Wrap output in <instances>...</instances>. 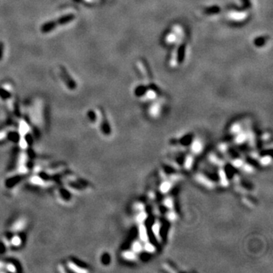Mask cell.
<instances>
[{
    "instance_id": "cell-1",
    "label": "cell",
    "mask_w": 273,
    "mask_h": 273,
    "mask_svg": "<svg viewBox=\"0 0 273 273\" xmlns=\"http://www.w3.org/2000/svg\"><path fill=\"white\" fill-rule=\"evenodd\" d=\"M60 75H61V78H62L63 81L64 82L66 86L68 87V89L70 90L76 89V87H77V84H76L75 81L71 77V75L68 74L67 70H66L63 66H61V67H60Z\"/></svg>"
},
{
    "instance_id": "cell-2",
    "label": "cell",
    "mask_w": 273,
    "mask_h": 273,
    "mask_svg": "<svg viewBox=\"0 0 273 273\" xmlns=\"http://www.w3.org/2000/svg\"><path fill=\"white\" fill-rule=\"evenodd\" d=\"M57 25H58V24H57L56 21H49L46 22L42 25L41 28H40V31L43 34H48V33L52 32L54 29H55Z\"/></svg>"
},
{
    "instance_id": "cell-3",
    "label": "cell",
    "mask_w": 273,
    "mask_h": 273,
    "mask_svg": "<svg viewBox=\"0 0 273 273\" xmlns=\"http://www.w3.org/2000/svg\"><path fill=\"white\" fill-rule=\"evenodd\" d=\"M74 18H75V16H74V15L67 14V15H64L60 17L56 22H57V24L59 25H67V24L70 23L71 21H72L73 20H74Z\"/></svg>"
},
{
    "instance_id": "cell-4",
    "label": "cell",
    "mask_w": 273,
    "mask_h": 273,
    "mask_svg": "<svg viewBox=\"0 0 273 273\" xmlns=\"http://www.w3.org/2000/svg\"><path fill=\"white\" fill-rule=\"evenodd\" d=\"M10 97H11V94L8 90L0 87V98L3 100H6Z\"/></svg>"
},
{
    "instance_id": "cell-5",
    "label": "cell",
    "mask_w": 273,
    "mask_h": 273,
    "mask_svg": "<svg viewBox=\"0 0 273 273\" xmlns=\"http://www.w3.org/2000/svg\"><path fill=\"white\" fill-rule=\"evenodd\" d=\"M140 236L143 241H146L147 240V234H146V230L144 226H141L140 229Z\"/></svg>"
},
{
    "instance_id": "cell-6",
    "label": "cell",
    "mask_w": 273,
    "mask_h": 273,
    "mask_svg": "<svg viewBox=\"0 0 273 273\" xmlns=\"http://www.w3.org/2000/svg\"><path fill=\"white\" fill-rule=\"evenodd\" d=\"M25 223L22 220H19V221H17L14 224V225L12 226V229L14 230H20V229H23L25 227Z\"/></svg>"
},
{
    "instance_id": "cell-7",
    "label": "cell",
    "mask_w": 273,
    "mask_h": 273,
    "mask_svg": "<svg viewBox=\"0 0 273 273\" xmlns=\"http://www.w3.org/2000/svg\"><path fill=\"white\" fill-rule=\"evenodd\" d=\"M21 244V238H19V236H15L12 238L11 244H12V245L17 247V246L20 245Z\"/></svg>"
},
{
    "instance_id": "cell-8",
    "label": "cell",
    "mask_w": 273,
    "mask_h": 273,
    "mask_svg": "<svg viewBox=\"0 0 273 273\" xmlns=\"http://www.w3.org/2000/svg\"><path fill=\"white\" fill-rule=\"evenodd\" d=\"M192 150H193V152L195 153H199L201 150V144L199 142H194L192 146Z\"/></svg>"
},
{
    "instance_id": "cell-9",
    "label": "cell",
    "mask_w": 273,
    "mask_h": 273,
    "mask_svg": "<svg viewBox=\"0 0 273 273\" xmlns=\"http://www.w3.org/2000/svg\"><path fill=\"white\" fill-rule=\"evenodd\" d=\"M170 187L171 185L169 182H164L161 186V190L163 193H166L170 189Z\"/></svg>"
},
{
    "instance_id": "cell-10",
    "label": "cell",
    "mask_w": 273,
    "mask_h": 273,
    "mask_svg": "<svg viewBox=\"0 0 273 273\" xmlns=\"http://www.w3.org/2000/svg\"><path fill=\"white\" fill-rule=\"evenodd\" d=\"M123 256L127 259H133L135 258L134 254H133V253H131V252L129 251L124 252V253H123Z\"/></svg>"
},
{
    "instance_id": "cell-11",
    "label": "cell",
    "mask_w": 273,
    "mask_h": 273,
    "mask_svg": "<svg viewBox=\"0 0 273 273\" xmlns=\"http://www.w3.org/2000/svg\"><path fill=\"white\" fill-rule=\"evenodd\" d=\"M132 248H133V251L139 252L141 250V245H140L138 242H135L134 244H133V246H132Z\"/></svg>"
},
{
    "instance_id": "cell-12",
    "label": "cell",
    "mask_w": 273,
    "mask_h": 273,
    "mask_svg": "<svg viewBox=\"0 0 273 273\" xmlns=\"http://www.w3.org/2000/svg\"><path fill=\"white\" fill-rule=\"evenodd\" d=\"M3 53H4V44L2 42L0 41V61L2 59V58H3Z\"/></svg>"
},
{
    "instance_id": "cell-13",
    "label": "cell",
    "mask_w": 273,
    "mask_h": 273,
    "mask_svg": "<svg viewBox=\"0 0 273 273\" xmlns=\"http://www.w3.org/2000/svg\"><path fill=\"white\" fill-rule=\"evenodd\" d=\"M244 140H245V135L243 134V133L238 135L236 138V140L238 143H242Z\"/></svg>"
},
{
    "instance_id": "cell-14",
    "label": "cell",
    "mask_w": 273,
    "mask_h": 273,
    "mask_svg": "<svg viewBox=\"0 0 273 273\" xmlns=\"http://www.w3.org/2000/svg\"><path fill=\"white\" fill-rule=\"evenodd\" d=\"M145 249H146V250L149 252H152L154 250L153 246L151 244H149V243L146 244V245H145Z\"/></svg>"
},
{
    "instance_id": "cell-15",
    "label": "cell",
    "mask_w": 273,
    "mask_h": 273,
    "mask_svg": "<svg viewBox=\"0 0 273 273\" xmlns=\"http://www.w3.org/2000/svg\"><path fill=\"white\" fill-rule=\"evenodd\" d=\"M270 161H271V159L269 158V157H264V158H262V160H261V162H262V164H264V165H267V164H268V163H270Z\"/></svg>"
},
{
    "instance_id": "cell-16",
    "label": "cell",
    "mask_w": 273,
    "mask_h": 273,
    "mask_svg": "<svg viewBox=\"0 0 273 273\" xmlns=\"http://www.w3.org/2000/svg\"><path fill=\"white\" fill-rule=\"evenodd\" d=\"M172 200L171 199H167L166 201H165V205H166L167 207L171 208L172 207Z\"/></svg>"
},
{
    "instance_id": "cell-17",
    "label": "cell",
    "mask_w": 273,
    "mask_h": 273,
    "mask_svg": "<svg viewBox=\"0 0 273 273\" xmlns=\"http://www.w3.org/2000/svg\"><path fill=\"white\" fill-rule=\"evenodd\" d=\"M145 219H146V214L143 213V212H141L137 217V219H138L139 222H143V220H145Z\"/></svg>"
},
{
    "instance_id": "cell-18",
    "label": "cell",
    "mask_w": 273,
    "mask_h": 273,
    "mask_svg": "<svg viewBox=\"0 0 273 273\" xmlns=\"http://www.w3.org/2000/svg\"><path fill=\"white\" fill-rule=\"evenodd\" d=\"M240 130V126L238 124H235V125L232 126V131L234 133H237Z\"/></svg>"
},
{
    "instance_id": "cell-19",
    "label": "cell",
    "mask_w": 273,
    "mask_h": 273,
    "mask_svg": "<svg viewBox=\"0 0 273 273\" xmlns=\"http://www.w3.org/2000/svg\"><path fill=\"white\" fill-rule=\"evenodd\" d=\"M192 162H193V160H192L191 157H188V158L187 159V161H186V167L190 168L192 164Z\"/></svg>"
},
{
    "instance_id": "cell-20",
    "label": "cell",
    "mask_w": 273,
    "mask_h": 273,
    "mask_svg": "<svg viewBox=\"0 0 273 273\" xmlns=\"http://www.w3.org/2000/svg\"><path fill=\"white\" fill-rule=\"evenodd\" d=\"M169 219H175V214L173 212H170V214L169 215Z\"/></svg>"
},
{
    "instance_id": "cell-21",
    "label": "cell",
    "mask_w": 273,
    "mask_h": 273,
    "mask_svg": "<svg viewBox=\"0 0 273 273\" xmlns=\"http://www.w3.org/2000/svg\"><path fill=\"white\" fill-rule=\"evenodd\" d=\"M241 164H242V163H241V160H236V161L235 162V165L236 166H241Z\"/></svg>"
},
{
    "instance_id": "cell-22",
    "label": "cell",
    "mask_w": 273,
    "mask_h": 273,
    "mask_svg": "<svg viewBox=\"0 0 273 273\" xmlns=\"http://www.w3.org/2000/svg\"><path fill=\"white\" fill-rule=\"evenodd\" d=\"M153 231L156 232V233H157V232H159V225L157 224H156L155 225L153 226Z\"/></svg>"
},
{
    "instance_id": "cell-23",
    "label": "cell",
    "mask_w": 273,
    "mask_h": 273,
    "mask_svg": "<svg viewBox=\"0 0 273 273\" xmlns=\"http://www.w3.org/2000/svg\"><path fill=\"white\" fill-rule=\"evenodd\" d=\"M5 133L1 132V133H0V140H2V139H3L4 137H5Z\"/></svg>"
},
{
    "instance_id": "cell-24",
    "label": "cell",
    "mask_w": 273,
    "mask_h": 273,
    "mask_svg": "<svg viewBox=\"0 0 273 273\" xmlns=\"http://www.w3.org/2000/svg\"><path fill=\"white\" fill-rule=\"evenodd\" d=\"M5 268V267H4L3 262H2L1 261H0V268Z\"/></svg>"
}]
</instances>
